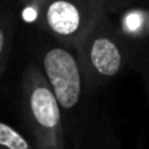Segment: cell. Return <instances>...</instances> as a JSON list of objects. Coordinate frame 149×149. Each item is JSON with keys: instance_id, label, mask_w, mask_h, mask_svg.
Here are the masks:
<instances>
[{"instance_id": "5b68a950", "label": "cell", "mask_w": 149, "mask_h": 149, "mask_svg": "<svg viewBox=\"0 0 149 149\" xmlns=\"http://www.w3.org/2000/svg\"><path fill=\"white\" fill-rule=\"evenodd\" d=\"M103 11L122 37L136 71L149 59V0H106Z\"/></svg>"}, {"instance_id": "ba28073f", "label": "cell", "mask_w": 149, "mask_h": 149, "mask_svg": "<svg viewBox=\"0 0 149 149\" xmlns=\"http://www.w3.org/2000/svg\"><path fill=\"white\" fill-rule=\"evenodd\" d=\"M0 149H37L23 132L0 120Z\"/></svg>"}, {"instance_id": "6da1fadb", "label": "cell", "mask_w": 149, "mask_h": 149, "mask_svg": "<svg viewBox=\"0 0 149 149\" xmlns=\"http://www.w3.org/2000/svg\"><path fill=\"white\" fill-rule=\"evenodd\" d=\"M19 40L26 47V56L36 63L59 104L68 149H80L96 96L87 88L75 47L27 31H19Z\"/></svg>"}, {"instance_id": "7a4b0ae2", "label": "cell", "mask_w": 149, "mask_h": 149, "mask_svg": "<svg viewBox=\"0 0 149 149\" xmlns=\"http://www.w3.org/2000/svg\"><path fill=\"white\" fill-rule=\"evenodd\" d=\"M18 109L24 130L37 149H68L59 104L29 56L24 59L19 74Z\"/></svg>"}, {"instance_id": "8992f818", "label": "cell", "mask_w": 149, "mask_h": 149, "mask_svg": "<svg viewBox=\"0 0 149 149\" xmlns=\"http://www.w3.org/2000/svg\"><path fill=\"white\" fill-rule=\"evenodd\" d=\"M80 149H122L119 130L112 117L96 101L82 136Z\"/></svg>"}, {"instance_id": "277c9868", "label": "cell", "mask_w": 149, "mask_h": 149, "mask_svg": "<svg viewBox=\"0 0 149 149\" xmlns=\"http://www.w3.org/2000/svg\"><path fill=\"white\" fill-rule=\"evenodd\" d=\"M75 50L87 88L93 96L123 72L133 71L130 52L104 11L82 34Z\"/></svg>"}, {"instance_id": "30bf717a", "label": "cell", "mask_w": 149, "mask_h": 149, "mask_svg": "<svg viewBox=\"0 0 149 149\" xmlns=\"http://www.w3.org/2000/svg\"><path fill=\"white\" fill-rule=\"evenodd\" d=\"M8 2H10V0H0V10H2V8H3Z\"/></svg>"}, {"instance_id": "9c48e42d", "label": "cell", "mask_w": 149, "mask_h": 149, "mask_svg": "<svg viewBox=\"0 0 149 149\" xmlns=\"http://www.w3.org/2000/svg\"><path fill=\"white\" fill-rule=\"evenodd\" d=\"M135 72H138V74L141 75V80H143V84H144V88H146V91H148V95H149V59H146L144 63H141V64L136 68Z\"/></svg>"}, {"instance_id": "3957f363", "label": "cell", "mask_w": 149, "mask_h": 149, "mask_svg": "<svg viewBox=\"0 0 149 149\" xmlns=\"http://www.w3.org/2000/svg\"><path fill=\"white\" fill-rule=\"evenodd\" d=\"M19 31L37 32L75 47L103 11L106 0H11Z\"/></svg>"}, {"instance_id": "52a82bcc", "label": "cell", "mask_w": 149, "mask_h": 149, "mask_svg": "<svg viewBox=\"0 0 149 149\" xmlns=\"http://www.w3.org/2000/svg\"><path fill=\"white\" fill-rule=\"evenodd\" d=\"M19 42V21L11 0L0 10V79L3 77L16 43Z\"/></svg>"}]
</instances>
